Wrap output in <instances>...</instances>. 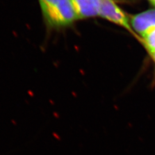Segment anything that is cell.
<instances>
[{
    "label": "cell",
    "instance_id": "7a4b0ae2",
    "mask_svg": "<svg viewBox=\"0 0 155 155\" xmlns=\"http://www.w3.org/2000/svg\"><path fill=\"white\" fill-rule=\"evenodd\" d=\"M100 15L127 29H130L127 15L113 0H101Z\"/></svg>",
    "mask_w": 155,
    "mask_h": 155
},
{
    "label": "cell",
    "instance_id": "8992f818",
    "mask_svg": "<svg viewBox=\"0 0 155 155\" xmlns=\"http://www.w3.org/2000/svg\"><path fill=\"white\" fill-rule=\"evenodd\" d=\"M150 52V54L151 56H152V58L154 59L155 61V51H149Z\"/></svg>",
    "mask_w": 155,
    "mask_h": 155
},
{
    "label": "cell",
    "instance_id": "3957f363",
    "mask_svg": "<svg viewBox=\"0 0 155 155\" xmlns=\"http://www.w3.org/2000/svg\"><path fill=\"white\" fill-rule=\"evenodd\" d=\"M78 18L100 15L101 0H71Z\"/></svg>",
    "mask_w": 155,
    "mask_h": 155
},
{
    "label": "cell",
    "instance_id": "52a82bcc",
    "mask_svg": "<svg viewBox=\"0 0 155 155\" xmlns=\"http://www.w3.org/2000/svg\"><path fill=\"white\" fill-rule=\"evenodd\" d=\"M150 1L153 3V4L155 6V0H150Z\"/></svg>",
    "mask_w": 155,
    "mask_h": 155
},
{
    "label": "cell",
    "instance_id": "6da1fadb",
    "mask_svg": "<svg viewBox=\"0 0 155 155\" xmlns=\"http://www.w3.org/2000/svg\"><path fill=\"white\" fill-rule=\"evenodd\" d=\"M45 20L52 26L61 27L78 19L71 0H39Z\"/></svg>",
    "mask_w": 155,
    "mask_h": 155
},
{
    "label": "cell",
    "instance_id": "277c9868",
    "mask_svg": "<svg viewBox=\"0 0 155 155\" xmlns=\"http://www.w3.org/2000/svg\"><path fill=\"white\" fill-rule=\"evenodd\" d=\"M131 22L134 29L143 36L150 28L155 27V10H149L134 16Z\"/></svg>",
    "mask_w": 155,
    "mask_h": 155
},
{
    "label": "cell",
    "instance_id": "5b68a950",
    "mask_svg": "<svg viewBox=\"0 0 155 155\" xmlns=\"http://www.w3.org/2000/svg\"><path fill=\"white\" fill-rule=\"evenodd\" d=\"M149 51H155V27L150 28L143 36Z\"/></svg>",
    "mask_w": 155,
    "mask_h": 155
}]
</instances>
